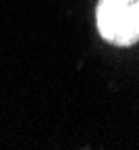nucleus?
<instances>
[{
    "instance_id": "f257e3e1",
    "label": "nucleus",
    "mask_w": 139,
    "mask_h": 150,
    "mask_svg": "<svg viewBox=\"0 0 139 150\" xmlns=\"http://www.w3.org/2000/svg\"><path fill=\"white\" fill-rule=\"evenodd\" d=\"M95 23L106 42L133 46L139 42V0H100Z\"/></svg>"
}]
</instances>
